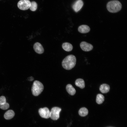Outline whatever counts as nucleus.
<instances>
[{"mask_svg":"<svg viewBox=\"0 0 127 127\" xmlns=\"http://www.w3.org/2000/svg\"><path fill=\"white\" fill-rule=\"evenodd\" d=\"M76 62L75 57L73 55H69L63 59L62 62V65L65 69L70 70L75 66Z\"/></svg>","mask_w":127,"mask_h":127,"instance_id":"nucleus-1","label":"nucleus"},{"mask_svg":"<svg viewBox=\"0 0 127 127\" xmlns=\"http://www.w3.org/2000/svg\"><path fill=\"white\" fill-rule=\"evenodd\" d=\"M122 5L118 0H114L109 1L107 5V8L110 12L115 13L118 12L121 9Z\"/></svg>","mask_w":127,"mask_h":127,"instance_id":"nucleus-2","label":"nucleus"},{"mask_svg":"<svg viewBox=\"0 0 127 127\" xmlns=\"http://www.w3.org/2000/svg\"><path fill=\"white\" fill-rule=\"evenodd\" d=\"M44 88L43 84L38 80L34 81L32 87V91L33 95L36 96L40 95L43 91Z\"/></svg>","mask_w":127,"mask_h":127,"instance_id":"nucleus-3","label":"nucleus"},{"mask_svg":"<svg viewBox=\"0 0 127 127\" xmlns=\"http://www.w3.org/2000/svg\"><path fill=\"white\" fill-rule=\"evenodd\" d=\"M31 2L29 0H20L18 3L17 6L20 9L26 10L30 8Z\"/></svg>","mask_w":127,"mask_h":127,"instance_id":"nucleus-4","label":"nucleus"},{"mask_svg":"<svg viewBox=\"0 0 127 127\" xmlns=\"http://www.w3.org/2000/svg\"><path fill=\"white\" fill-rule=\"evenodd\" d=\"M61 109L58 107H53L50 111V117L53 120H56L59 117V114Z\"/></svg>","mask_w":127,"mask_h":127,"instance_id":"nucleus-5","label":"nucleus"},{"mask_svg":"<svg viewBox=\"0 0 127 127\" xmlns=\"http://www.w3.org/2000/svg\"><path fill=\"white\" fill-rule=\"evenodd\" d=\"M38 111L40 115L43 118L48 119L50 117V111L47 107L39 109Z\"/></svg>","mask_w":127,"mask_h":127,"instance_id":"nucleus-6","label":"nucleus"},{"mask_svg":"<svg viewBox=\"0 0 127 127\" xmlns=\"http://www.w3.org/2000/svg\"><path fill=\"white\" fill-rule=\"evenodd\" d=\"M80 46L81 49L85 52L89 51L93 49L92 45L85 41H83L80 44Z\"/></svg>","mask_w":127,"mask_h":127,"instance_id":"nucleus-7","label":"nucleus"},{"mask_svg":"<svg viewBox=\"0 0 127 127\" xmlns=\"http://www.w3.org/2000/svg\"><path fill=\"white\" fill-rule=\"evenodd\" d=\"M83 4V3L82 0H77L73 4L72 8L75 12H77L81 9Z\"/></svg>","mask_w":127,"mask_h":127,"instance_id":"nucleus-8","label":"nucleus"},{"mask_svg":"<svg viewBox=\"0 0 127 127\" xmlns=\"http://www.w3.org/2000/svg\"><path fill=\"white\" fill-rule=\"evenodd\" d=\"M33 47L35 51L38 54H42L44 52V49L42 46L39 43L37 42L35 43Z\"/></svg>","mask_w":127,"mask_h":127,"instance_id":"nucleus-9","label":"nucleus"},{"mask_svg":"<svg viewBox=\"0 0 127 127\" xmlns=\"http://www.w3.org/2000/svg\"><path fill=\"white\" fill-rule=\"evenodd\" d=\"M90 30L89 27L86 25H81L79 26L78 28V31L82 33H87L90 31Z\"/></svg>","mask_w":127,"mask_h":127,"instance_id":"nucleus-10","label":"nucleus"},{"mask_svg":"<svg viewBox=\"0 0 127 127\" xmlns=\"http://www.w3.org/2000/svg\"><path fill=\"white\" fill-rule=\"evenodd\" d=\"M15 115V113L14 111L9 110L5 112L4 115V117L6 119L9 120L13 118Z\"/></svg>","mask_w":127,"mask_h":127,"instance_id":"nucleus-11","label":"nucleus"},{"mask_svg":"<svg viewBox=\"0 0 127 127\" xmlns=\"http://www.w3.org/2000/svg\"><path fill=\"white\" fill-rule=\"evenodd\" d=\"M99 90L102 93H105L108 92L110 89V87L109 85L106 84H101L99 87Z\"/></svg>","mask_w":127,"mask_h":127,"instance_id":"nucleus-12","label":"nucleus"},{"mask_svg":"<svg viewBox=\"0 0 127 127\" xmlns=\"http://www.w3.org/2000/svg\"><path fill=\"white\" fill-rule=\"evenodd\" d=\"M66 89L68 93L71 95H74L76 93L75 89L71 84L67 85L66 86Z\"/></svg>","mask_w":127,"mask_h":127,"instance_id":"nucleus-13","label":"nucleus"},{"mask_svg":"<svg viewBox=\"0 0 127 127\" xmlns=\"http://www.w3.org/2000/svg\"><path fill=\"white\" fill-rule=\"evenodd\" d=\"M63 49L65 51L67 52L71 51L73 48L72 45L68 42L64 43L62 45Z\"/></svg>","mask_w":127,"mask_h":127,"instance_id":"nucleus-14","label":"nucleus"},{"mask_svg":"<svg viewBox=\"0 0 127 127\" xmlns=\"http://www.w3.org/2000/svg\"><path fill=\"white\" fill-rule=\"evenodd\" d=\"M76 85L81 89L84 88L85 87V83L83 80L82 79H78L75 81Z\"/></svg>","mask_w":127,"mask_h":127,"instance_id":"nucleus-15","label":"nucleus"},{"mask_svg":"<svg viewBox=\"0 0 127 127\" xmlns=\"http://www.w3.org/2000/svg\"><path fill=\"white\" fill-rule=\"evenodd\" d=\"M88 109L85 107L81 108L79 109L78 111L79 115L82 117H84L88 115Z\"/></svg>","mask_w":127,"mask_h":127,"instance_id":"nucleus-16","label":"nucleus"},{"mask_svg":"<svg viewBox=\"0 0 127 127\" xmlns=\"http://www.w3.org/2000/svg\"><path fill=\"white\" fill-rule=\"evenodd\" d=\"M104 97L102 94H99L97 95L96 99V103L98 104H100L104 101Z\"/></svg>","mask_w":127,"mask_h":127,"instance_id":"nucleus-17","label":"nucleus"},{"mask_svg":"<svg viewBox=\"0 0 127 127\" xmlns=\"http://www.w3.org/2000/svg\"><path fill=\"white\" fill-rule=\"evenodd\" d=\"M37 8V4L34 1H33L31 2L30 6V10L33 11H35Z\"/></svg>","mask_w":127,"mask_h":127,"instance_id":"nucleus-18","label":"nucleus"},{"mask_svg":"<svg viewBox=\"0 0 127 127\" xmlns=\"http://www.w3.org/2000/svg\"><path fill=\"white\" fill-rule=\"evenodd\" d=\"M9 107V104L7 102L5 103L0 105V108L3 110H6L8 109Z\"/></svg>","mask_w":127,"mask_h":127,"instance_id":"nucleus-19","label":"nucleus"},{"mask_svg":"<svg viewBox=\"0 0 127 127\" xmlns=\"http://www.w3.org/2000/svg\"><path fill=\"white\" fill-rule=\"evenodd\" d=\"M6 102V100L5 96H2L0 97V105Z\"/></svg>","mask_w":127,"mask_h":127,"instance_id":"nucleus-20","label":"nucleus"},{"mask_svg":"<svg viewBox=\"0 0 127 127\" xmlns=\"http://www.w3.org/2000/svg\"></svg>","mask_w":127,"mask_h":127,"instance_id":"nucleus-21","label":"nucleus"}]
</instances>
